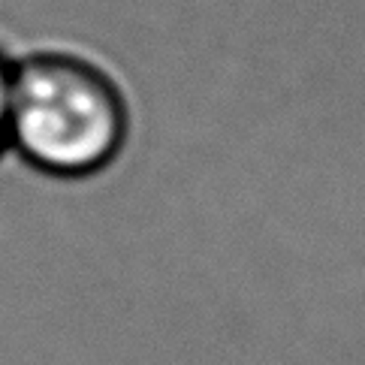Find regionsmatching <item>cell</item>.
Segmentation results:
<instances>
[{
  "mask_svg": "<svg viewBox=\"0 0 365 365\" xmlns=\"http://www.w3.org/2000/svg\"><path fill=\"white\" fill-rule=\"evenodd\" d=\"M124 139V97L94 63L46 51L12 70L9 145L34 169L94 175L118 158Z\"/></svg>",
  "mask_w": 365,
  "mask_h": 365,
  "instance_id": "6da1fadb",
  "label": "cell"
},
{
  "mask_svg": "<svg viewBox=\"0 0 365 365\" xmlns=\"http://www.w3.org/2000/svg\"><path fill=\"white\" fill-rule=\"evenodd\" d=\"M12 63L0 55V154L9 148V109H12Z\"/></svg>",
  "mask_w": 365,
  "mask_h": 365,
  "instance_id": "7a4b0ae2",
  "label": "cell"
}]
</instances>
